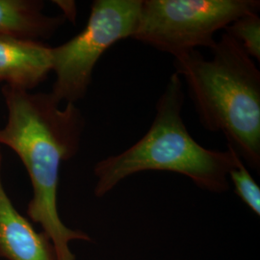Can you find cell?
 Wrapping results in <instances>:
<instances>
[{
	"label": "cell",
	"mask_w": 260,
	"mask_h": 260,
	"mask_svg": "<svg viewBox=\"0 0 260 260\" xmlns=\"http://www.w3.org/2000/svg\"><path fill=\"white\" fill-rule=\"evenodd\" d=\"M0 149V257L5 260H56L51 242L12 204L2 181Z\"/></svg>",
	"instance_id": "cell-6"
},
{
	"label": "cell",
	"mask_w": 260,
	"mask_h": 260,
	"mask_svg": "<svg viewBox=\"0 0 260 260\" xmlns=\"http://www.w3.org/2000/svg\"><path fill=\"white\" fill-rule=\"evenodd\" d=\"M183 83L174 73L155 104V116L147 133L130 148L99 161L94 195L104 197L126 177L145 171H164L189 177L202 190L229 191V173L237 153L206 149L196 141L182 119Z\"/></svg>",
	"instance_id": "cell-3"
},
{
	"label": "cell",
	"mask_w": 260,
	"mask_h": 260,
	"mask_svg": "<svg viewBox=\"0 0 260 260\" xmlns=\"http://www.w3.org/2000/svg\"><path fill=\"white\" fill-rule=\"evenodd\" d=\"M259 8L258 0H142L131 39L175 58L212 48L218 31Z\"/></svg>",
	"instance_id": "cell-4"
},
{
	"label": "cell",
	"mask_w": 260,
	"mask_h": 260,
	"mask_svg": "<svg viewBox=\"0 0 260 260\" xmlns=\"http://www.w3.org/2000/svg\"><path fill=\"white\" fill-rule=\"evenodd\" d=\"M224 32L235 39L253 60L260 61V17L258 13L245 15L233 21Z\"/></svg>",
	"instance_id": "cell-9"
},
{
	"label": "cell",
	"mask_w": 260,
	"mask_h": 260,
	"mask_svg": "<svg viewBox=\"0 0 260 260\" xmlns=\"http://www.w3.org/2000/svg\"><path fill=\"white\" fill-rule=\"evenodd\" d=\"M44 2L36 0H0V35L41 42L52 37L65 17L44 14Z\"/></svg>",
	"instance_id": "cell-8"
},
{
	"label": "cell",
	"mask_w": 260,
	"mask_h": 260,
	"mask_svg": "<svg viewBox=\"0 0 260 260\" xmlns=\"http://www.w3.org/2000/svg\"><path fill=\"white\" fill-rule=\"evenodd\" d=\"M51 71V47L42 42L0 35V82L30 91Z\"/></svg>",
	"instance_id": "cell-7"
},
{
	"label": "cell",
	"mask_w": 260,
	"mask_h": 260,
	"mask_svg": "<svg viewBox=\"0 0 260 260\" xmlns=\"http://www.w3.org/2000/svg\"><path fill=\"white\" fill-rule=\"evenodd\" d=\"M8 120L0 128V145L13 149L26 168L33 189L27 215L51 242L56 260H75V240L90 241L88 234L68 228L59 216L57 192L62 163L78 152L85 127L75 103L60 107L51 93H31L2 87Z\"/></svg>",
	"instance_id": "cell-1"
},
{
	"label": "cell",
	"mask_w": 260,
	"mask_h": 260,
	"mask_svg": "<svg viewBox=\"0 0 260 260\" xmlns=\"http://www.w3.org/2000/svg\"><path fill=\"white\" fill-rule=\"evenodd\" d=\"M210 50V60L197 49L175 57L176 74L185 80L205 129L222 132L226 146L244 163L259 171V70L226 32Z\"/></svg>",
	"instance_id": "cell-2"
},
{
	"label": "cell",
	"mask_w": 260,
	"mask_h": 260,
	"mask_svg": "<svg viewBox=\"0 0 260 260\" xmlns=\"http://www.w3.org/2000/svg\"><path fill=\"white\" fill-rule=\"evenodd\" d=\"M142 0H95L83 30L59 47H51L56 80L51 94L58 103L85 98L94 67L121 40L134 34Z\"/></svg>",
	"instance_id": "cell-5"
},
{
	"label": "cell",
	"mask_w": 260,
	"mask_h": 260,
	"mask_svg": "<svg viewBox=\"0 0 260 260\" xmlns=\"http://www.w3.org/2000/svg\"><path fill=\"white\" fill-rule=\"evenodd\" d=\"M229 178L233 181L235 194L242 202L250 207L253 213L260 215V187L251 177L239 155L235 159V165L229 173Z\"/></svg>",
	"instance_id": "cell-10"
}]
</instances>
